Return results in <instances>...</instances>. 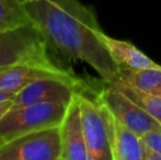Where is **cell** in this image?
I'll use <instances>...</instances> for the list:
<instances>
[{"instance_id":"6da1fadb","label":"cell","mask_w":161,"mask_h":160,"mask_svg":"<svg viewBox=\"0 0 161 160\" xmlns=\"http://www.w3.org/2000/svg\"><path fill=\"white\" fill-rule=\"evenodd\" d=\"M24 4L58 57L85 62L105 82L117 80L119 66L106 48L93 9L79 0H36Z\"/></svg>"},{"instance_id":"7a4b0ae2","label":"cell","mask_w":161,"mask_h":160,"mask_svg":"<svg viewBox=\"0 0 161 160\" xmlns=\"http://www.w3.org/2000/svg\"><path fill=\"white\" fill-rule=\"evenodd\" d=\"M20 65L74 74L72 69L52 49L36 25L20 26L0 32V68Z\"/></svg>"},{"instance_id":"3957f363","label":"cell","mask_w":161,"mask_h":160,"mask_svg":"<svg viewBox=\"0 0 161 160\" xmlns=\"http://www.w3.org/2000/svg\"><path fill=\"white\" fill-rule=\"evenodd\" d=\"M89 160H113L108 110L99 90L81 79L76 93Z\"/></svg>"},{"instance_id":"277c9868","label":"cell","mask_w":161,"mask_h":160,"mask_svg":"<svg viewBox=\"0 0 161 160\" xmlns=\"http://www.w3.org/2000/svg\"><path fill=\"white\" fill-rule=\"evenodd\" d=\"M67 108L68 105L51 102L13 105L0 120V143L36 130L59 126Z\"/></svg>"},{"instance_id":"5b68a950","label":"cell","mask_w":161,"mask_h":160,"mask_svg":"<svg viewBox=\"0 0 161 160\" xmlns=\"http://www.w3.org/2000/svg\"><path fill=\"white\" fill-rule=\"evenodd\" d=\"M59 126L22 135L0 145V160H62Z\"/></svg>"},{"instance_id":"8992f818","label":"cell","mask_w":161,"mask_h":160,"mask_svg":"<svg viewBox=\"0 0 161 160\" xmlns=\"http://www.w3.org/2000/svg\"><path fill=\"white\" fill-rule=\"evenodd\" d=\"M99 97L111 113L140 137L151 130H161V124L129 99L116 87L104 81Z\"/></svg>"},{"instance_id":"52a82bcc","label":"cell","mask_w":161,"mask_h":160,"mask_svg":"<svg viewBox=\"0 0 161 160\" xmlns=\"http://www.w3.org/2000/svg\"><path fill=\"white\" fill-rule=\"evenodd\" d=\"M81 79L62 77H48L33 81L18 91L12 98L13 105H26L34 103H60L69 105L75 99Z\"/></svg>"},{"instance_id":"ba28073f","label":"cell","mask_w":161,"mask_h":160,"mask_svg":"<svg viewBox=\"0 0 161 160\" xmlns=\"http://www.w3.org/2000/svg\"><path fill=\"white\" fill-rule=\"evenodd\" d=\"M59 132L63 148L62 160H89L76 96L68 105L65 118L59 125Z\"/></svg>"},{"instance_id":"9c48e42d","label":"cell","mask_w":161,"mask_h":160,"mask_svg":"<svg viewBox=\"0 0 161 160\" xmlns=\"http://www.w3.org/2000/svg\"><path fill=\"white\" fill-rule=\"evenodd\" d=\"M108 121L113 160H145V144L142 137L117 120L110 110Z\"/></svg>"},{"instance_id":"30bf717a","label":"cell","mask_w":161,"mask_h":160,"mask_svg":"<svg viewBox=\"0 0 161 160\" xmlns=\"http://www.w3.org/2000/svg\"><path fill=\"white\" fill-rule=\"evenodd\" d=\"M48 77H62L70 79L78 78L75 73H63L37 66L20 65V66L3 67L0 68V90L17 93L33 81Z\"/></svg>"},{"instance_id":"8fae6325","label":"cell","mask_w":161,"mask_h":160,"mask_svg":"<svg viewBox=\"0 0 161 160\" xmlns=\"http://www.w3.org/2000/svg\"><path fill=\"white\" fill-rule=\"evenodd\" d=\"M103 41L111 57L119 68L145 69L159 65L127 41L116 40L106 35L105 33L103 34Z\"/></svg>"},{"instance_id":"7c38bea8","label":"cell","mask_w":161,"mask_h":160,"mask_svg":"<svg viewBox=\"0 0 161 160\" xmlns=\"http://www.w3.org/2000/svg\"><path fill=\"white\" fill-rule=\"evenodd\" d=\"M121 81L146 93L161 98V66L149 67L145 69L119 68V78Z\"/></svg>"},{"instance_id":"4fadbf2b","label":"cell","mask_w":161,"mask_h":160,"mask_svg":"<svg viewBox=\"0 0 161 160\" xmlns=\"http://www.w3.org/2000/svg\"><path fill=\"white\" fill-rule=\"evenodd\" d=\"M28 25L35 24L23 2L20 0H0V32Z\"/></svg>"},{"instance_id":"5bb4252c","label":"cell","mask_w":161,"mask_h":160,"mask_svg":"<svg viewBox=\"0 0 161 160\" xmlns=\"http://www.w3.org/2000/svg\"><path fill=\"white\" fill-rule=\"evenodd\" d=\"M112 85L125 93L129 99L137 103L144 111H146L149 115L161 124V98L142 92L121 81H115L112 82Z\"/></svg>"},{"instance_id":"9a60e30c","label":"cell","mask_w":161,"mask_h":160,"mask_svg":"<svg viewBox=\"0 0 161 160\" xmlns=\"http://www.w3.org/2000/svg\"><path fill=\"white\" fill-rule=\"evenodd\" d=\"M142 139L146 147L161 154V130H151L142 136Z\"/></svg>"},{"instance_id":"2e32d148","label":"cell","mask_w":161,"mask_h":160,"mask_svg":"<svg viewBox=\"0 0 161 160\" xmlns=\"http://www.w3.org/2000/svg\"><path fill=\"white\" fill-rule=\"evenodd\" d=\"M145 160H161V154L145 146Z\"/></svg>"},{"instance_id":"e0dca14e","label":"cell","mask_w":161,"mask_h":160,"mask_svg":"<svg viewBox=\"0 0 161 160\" xmlns=\"http://www.w3.org/2000/svg\"><path fill=\"white\" fill-rule=\"evenodd\" d=\"M12 107H13L12 99H11V100H6V101L0 102V120H1L2 116H3Z\"/></svg>"},{"instance_id":"ac0fdd59","label":"cell","mask_w":161,"mask_h":160,"mask_svg":"<svg viewBox=\"0 0 161 160\" xmlns=\"http://www.w3.org/2000/svg\"><path fill=\"white\" fill-rule=\"evenodd\" d=\"M14 92H8V91H2L0 90V102L6 100H11L14 97Z\"/></svg>"},{"instance_id":"d6986e66","label":"cell","mask_w":161,"mask_h":160,"mask_svg":"<svg viewBox=\"0 0 161 160\" xmlns=\"http://www.w3.org/2000/svg\"><path fill=\"white\" fill-rule=\"evenodd\" d=\"M20 1H22L23 3H28V2H32V1H36V0H20Z\"/></svg>"},{"instance_id":"ffe728a7","label":"cell","mask_w":161,"mask_h":160,"mask_svg":"<svg viewBox=\"0 0 161 160\" xmlns=\"http://www.w3.org/2000/svg\"><path fill=\"white\" fill-rule=\"evenodd\" d=\"M0 144H1V143H0Z\"/></svg>"}]
</instances>
